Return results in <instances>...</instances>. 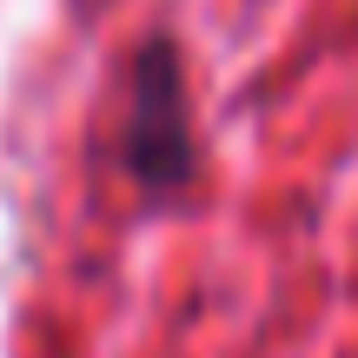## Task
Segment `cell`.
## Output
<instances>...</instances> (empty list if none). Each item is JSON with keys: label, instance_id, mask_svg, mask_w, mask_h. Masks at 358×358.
I'll return each mask as SVG.
<instances>
[{"label": "cell", "instance_id": "cell-1", "mask_svg": "<svg viewBox=\"0 0 358 358\" xmlns=\"http://www.w3.org/2000/svg\"><path fill=\"white\" fill-rule=\"evenodd\" d=\"M120 153L140 186L173 192L192 179V127H186V80L166 34H153L133 60V93H127V133Z\"/></svg>", "mask_w": 358, "mask_h": 358}]
</instances>
